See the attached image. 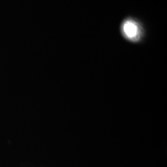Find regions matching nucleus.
Masks as SVG:
<instances>
[{
	"instance_id": "obj_1",
	"label": "nucleus",
	"mask_w": 167,
	"mask_h": 167,
	"mask_svg": "<svg viewBox=\"0 0 167 167\" xmlns=\"http://www.w3.org/2000/svg\"><path fill=\"white\" fill-rule=\"evenodd\" d=\"M121 33L125 39L132 42L138 41L143 35L139 23L131 19L123 22L121 24Z\"/></svg>"
}]
</instances>
